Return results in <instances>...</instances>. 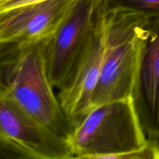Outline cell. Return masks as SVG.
<instances>
[{
	"instance_id": "1",
	"label": "cell",
	"mask_w": 159,
	"mask_h": 159,
	"mask_svg": "<svg viewBox=\"0 0 159 159\" xmlns=\"http://www.w3.org/2000/svg\"><path fill=\"white\" fill-rule=\"evenodd\" d=\"M46 41L0 45V92L54 133L69 139L71 128L47 70Z\"/></svg>"
},
{
	"instance_id": "2",
	"label": "cell",
	"mask_w": 159,
	"mask_h": 159,
	"mask_svg": "<svg viewBox=\"0 0 159 159\" xmlns=\"http://www.w3.org/2000/svg\"><path fill=\"white\" fill-rule=\"evenodd\" d=\"M148 20L142 13L104 2V53L92 109L131 96Z\"/></svg>"
},
{
	"instance_id": "3",
	"label": "cell",
	"mask_w": 159,
	"mask_h": 159,
	"mask_svg": "<svg viewBox=\"0 0 159 159\" xmlns=\"http://www.w3.org/2000/svg\"><path fill=\"white\" fill-rule=\"evenodd\" d=\"M69 141L75 158L118 159L148 144L131 97L94 107Z\"/></svg>"
},
{
	"instance_id": "4",
	"label": "cell",
	"mask_w": 159,
	"mask_h": 159,
	"mask_svg": "<svg viewBox=\"0 0 159 159\" xmlns=\"http://www.w3.org/2000/svg\"><path fill=\"white\" fill-rule=\"evenodd\" d=\"M0 155L5 158H75L69 139L30 116L0 92Z\"/></svg>"
},
{
	"instance_id": "5",
	"label": "cell",
	"mask_w": 159,
	"mask_h": 159,
	"mask_svg": "<svg viewBox=\"0 0 159 159\" xmlns=\"http://www.w3.org/2000/svg\"><path fill=\"white\" fill-rule=\"evenodd\" d=\"M100 0H76L55 34L47 40V70L58 91L71 82L93 34Z\"/></svg>"
},
{
	"instance_id": "6",
	"label": "cell",
	"mask_w": 159,
	"mask_h": 159,
	"mask_svg": "<svg viewBox=\"0 0 159 159\" xmlns=\"http://www.w3.org/2000/svg\"><path fill=\"white\" fill-rule=\"evenodd\" d=\"M76 0H43L0 12V45H23L51 38Z\"/></svg>"
},
{
	"instance_id": "7",
	"label": "cell",
	"mask_w": 159,
	"mask_h": 159,
	"mask_svg": "<svg viewBox=\"0 0 159 159\" xmlns=\"http://www.w3.org/2000/svg\"><path fill=\"white\" fill-rule=\"evenodd\" d=\"M130 97L148 141L159 145V18L148 21Z\"/></svg>"
},
{
	"instance_id": "8",
	"label": "cell",
	"mask_w": 159,
	"mask_h": 159,
	"mask_svg": "<svg viewBox=\"0 0 159 159\" xmlns=\"http://www.w3.org/2000/svg\"><path fill=\"white\" fill-rule=\"evenodd\" d=\"M100 1L99 13L86 51L70 83L57 95L71 132L80 125L91 110L92 97L100 74L104 53V2Z\"/></svg>"
},
{
	"instance_id": "9",
	"label": "cell",
	"mask_w": 159,
	"mask_h": 159,
	"mask_svg": "<svg viewBox=\"0 0 159 159\" xmlns=\"http://www.w3.org/2000/svg\"><path fill=\"white\" fill-rule=\"evenodd\" d=\"M109 7H120L144 14L148 19L159 18V0H103Z\"/></svg>"
},
{
	"instance_id": "10",
	"label": "cell",
	"mask_w": 159,
	"mask_h": 159,
	"mask_svg": "<svg viewBox=\"0 0 159 159\" xmlns=\"http://www.w3.org/2000/svg\"><path fill=\"white\" fill-rule=\"evenodd\" d=\"M40 1H43V0H0V12Z\"/></svg>"
}]
</instances>
